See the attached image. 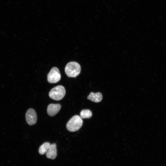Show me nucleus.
<instances>
[{
  "mask_svg": "<svg viewBox=\"0 0 166 166\" xmlns=\"http://www.w3.org/2000/svg\"><path fill=\"white\" fill-rule=\"evenodd\" d=\"M65 72L67 76L70 77H75L80 73L81 67L77 62L72 61L68 63L66 65Z\"/></svg>",
  "mask_w": 166,
  "mask_h": 166,
  "instance_id": "1",
  "label": "nucleus"
},
{
  "mask_svg": "<svg viewBox=\"0 0 166 166\" xmlns=\"http://www.w3.org/2000/svg\"><path fill=\"white\" fill-rule=\"evenodd\" d=\"M83 121L80 117L75 115L68 122L66 127L69 131L74 132L78 130L82 126Z\"/></svg>",
  "mask_w": 166,
  "mask_h": 166,
  "instance_id": "2",
  "label": "nucleus"
},
{
  "mask_svg": "<svg viewBox=\"0 0 166 166\" xmlns=\"http://www.w3.org/2000/svg\"><path fill=\"white\" fill-rule=\"evenodd\" d=\"M65 90L62 86L59 85L52 89L49 93V97L56 101L62 99L65 94Z\"/></svg>",
  "mask_w": 166,
  "mask_h": 166,
  "instance_id": "3",
  "label": "nucleus"
},
{
  "mask_svg": "<svg viewBox=\"0 0 166 166\" xmlns=\"http://www.w3.org/2000/svg\"><path fill=\"white\" fill-rule=\"evenodd\" d=\"M47 81L50 83L57 82L60 80L61 75L58 69L56 67H53L48 73Z\"/></svg>",
  "mask_w": 166,
  "mask_h": 166,
  "instance_id": "4",
  "label": "nucleus"
},
{
  "mask_svg": "<svg viewBox=\"0 0 166 166\" xmlns=\"http://www.w3.org/2000/svg\"><path fill=\"white\" fill-rule=\"evenodd\" d=\"M26 119L27 124L32 125L35 124L37 121V115L35 111L33 109H29L26 114Z\"/></svg>",
  "mask_w": 166,
  "mask_h": 166,
  "instance_id": "5",
  "label": "nucleus"
},
{
  "mask_svg": "<svg viewBox=\"0 0 166 166\" xmlns=\"http://www.w3.org/2000/svg\"><path fill=\"white\" fill-rule=\"evenodd\" d=\"M61 108V105L60 104H50L47 107V113L50 116H54L59 112Z\"/></svg>",
  "mask_w": 166,
  "mask_h": 166,
  "instance_id": "6",
  "label": "nucleus"
},
{
  "mask_svg": "<svg viewBox=\"0 0 166 166\" xmlns=\"http://www.w3.org/2000/svg\"><path fill=\"white\" fill-rule=\"evenodd\" d=\"M56 145L55 143L50 144V146L46 152L47 158L51 159H55L57 156Z\"/></svg>",
  "mask_w": 166,
  "mask_h": 166,
  "instance_id": "7",
  "label": "nucleus"
},
{
  "mask_svg": "<svg viewBox=\"0 0 166 166\" xmlns=\"http://www.w3.org/2000/svg\"><path fill=\"white\" fill-rule=\"evenodd\" d=\"M88 99L95 102H99L101 101L102 99V95L100 92L94 93L91 92L87 97Z\"/></svg>",
  "mask_w": 166,
  "mask_h": 166,
  "instance_id": "8",
  "label": "nucleus"
},
{
  "mask_svg": "<svg viewBox=\"0 0 166 166\" xmlns=\"http://www.w3.org/2000/svg\"><path fill=\"white\" fill-rule=\"evenodd\" d=\"M50 144L48 142H46L42 144L39 148V152L41 155H43L46 153L49 149Z\"/></svg>",
  "mask_w": 166,
  "mask_h": 166,
  "instance_id": "9",
  "label": "nucleus"
},
{
  "mask_svg": "<svg viewBox=\"0 0 166 166\" xmlns=\"http://www.w3.org/2000/svg\"><path fill=\"white\" fill-rule=\"evenodd\" d=\"M80 117L82 118H89L92 115V112L89 109H83L80 113Z\"/></svg>",
  "mask_w": 166,
  "mask_h": 166,
  "instance_id": "10",
  "label": "nucleus"
}]
</instances>
